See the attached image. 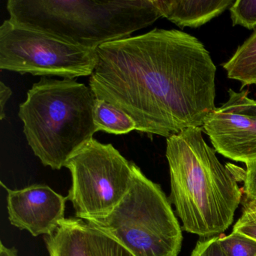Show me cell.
<instances>
[{
	"instance_id": "11",
	"label": "cell",
	"mask_w": 256,
	"mask_h": 256,
	"mask_svg": "<svg viewBox=\"0 0 256 256\" xmlns=\"http://www.w3.org/2000/svg\"><path fill=\"white\" fill-rule=\"evenodd\" d=\"M50 256H92L88 223L82 218H64L52 235L44 238Z\"/></svg>"
},
{
	"instance_id": "3",
	"label": "cell",
	"mask_w": 256,
	"mask_h": 256,
	"mask_svg": "<svg viewBox=\"0 0 256 256\" xmlns=\"http://www.w3.org/2000/svg\"><path fill=\"white\" fill-rule=\"evenodd\" d=\"M6 8L14 23L94 50L162 18L152 0H8Z\"/></svg>"
},
{
	"instance_id": "16",
	"label": "cell",
	"mask_w": 256,
	"mask_h": 256,
	"mask_svg": "<svg viewBox=\"0 0 256 256\" xmlns=\"http://www.w3.org/2000/svg\"><path fill=\"white\" fill-rule=\"evenodd\" d=\"M233 26L256 28V0H236L229 8Z\"/></svg>"
},
{
	"instance_id": "12",
	"label": "cell",
	"mask_w": 256,
	"mask_h": 256,
	"mask_svg": "<svg viewBox=\"0 0 256 256\" xmlns=\"http://www.w3.org/2000/svg\"><path fill=\"white\" fill-rule=\"evenodd\" d=\"M228 78L241 84V88L256 86V30L222 64Z\"/></svg>"
},
{
	"instance_id": "2",
	"label": "cell",
	"mask_w": 256,
	"mask_h": 256,
	"mask_svg": "<svg viewBox=\"0 0 256 256\" xmlns=\"http://www.w3.org/2000/svg\"><path fill=\"white\" fill-rule=\"evenodd\" d=\"M205 142L202 127L166 140L170 203L182 228L203 239L220 236L234 221L242 191L234 175Z\"/></svg>"
},
{
	"instance_id": "21",
	"label": "cell",
	"mask_w": 256,
	"mask_h": 256,
	"mask_svg": "<svg viewBox=\"0 0 256 256\" xmlns=\"http://www.w3.org/2000/svg\"><path fill=\"white\" fill-rule=\"evenodd\" d=\"M248 91L242 90V103L244 110L248 114L256 118V100L248 96Z\"/></svg>"
},
{
	"instance_id": "1",
	"label": "cell",
	"mask_w": 256,
	"mask_h": 256,
	"mask_svg": "<svg viewBox=\"0 0 256 256\" xmlns=\"http://www.w3.org/2000/svg\"><path fill=\"white\" fill-rule=\"evenodd\" d=\"M89 86L124 110L136 131L168 138L202 127L216 109V67L202 42L178 30H152L96 50Z\"/></svg>"
},
{
	"instance_id": "13",
	"label": "cell",
	"mask_w": 256,
	"mask_h": 256,
	"mask_svg": "<svg viewBox=\"0 0 256 256\" xmlns=\"http://www.w3.org/2000/svg\"><path fill=\"white\" fill-rule=\"evenodd\" d=\"M94 120L97 132L124 134L136 130L132 118L114 104L100 98H96Z\"/></svg>"
},
{
	"instance_id": "20",
	"label": "cell",
	"mask_w": 256,
	"mask_h": 256,
	"mask_svg": "<svg viewBox=\"0 0 256 256\" xmlns=\"http://www.w3.org/2000/svg\"><path fill=\"white\" fill-rule=\"evenodd\" d=\"M12 95V90L4 82H0V120L5 118V108L8 100Z\"/></svg>"
},
{
	"instance_id": "22",
	"label": "cell",
	"mask_w": 256,
	"mask_h": 256,
	"mask_svg": "<svg viewBox=\"0 0 256 256\" xmlns=\"http://www.w3.org/2000/svg\"><path fill=\"white\" fill-rule=\"evenodd\" d=\"M0 256H19L18 252L14 247L8 248L0 241Z\"/></svg>"
},
{
	"instance_id": "10",
	"label": "cell",
	"mask_w": 256,
	"mask_h": 256,
	"mask_svg": "<svg viewBox=\"0 0 256 256\" xmlns=\"http://www.w3.org/2000/svg\"><path fill=\"white\" fill-rule=\"evenodd\" d=\"M162 17L180 28L206 24L230 8L232 0H152Z\"/></svg>"
},
{
	"instance_id": "17",
	"label": "cell",
	"mask_w": 256,
	"mask_h": 256,
	"mask_svg": "<svg viewBox=\"0 0 256 256\" xmlns=\"http://www.w3.org/2000/svg\"><path fill=\"white\" fill-rule=\"evenodd\" d=\"M233 232L256 240V202L245 198L242 214L234 226Z\"/></svg>"
},
{
	"instance_id": "14",
	"label": "cell",
	"mask_w": 256,
	"mask_h": 256,
	"mask_svg": "<svg viewBox=\"0 0 256 256\" xmlns=\"http://www.w3.org/2000/svg\"><path fill=\"white\" fill-rule=\"evenodd\" d=\"M88 232L92 256H134L120 244L88 224Z\"/></svg>"
},
{
	"instance_id": "19",
	"label": "cell",
	"mask_w": 256,
	"mask_h": 256,
	"mask_svg": "<svg viewBox=\"0 0 256 256\" xmlns=\"http://www.w3.org/2000/svg\"><path fill=\"white\" fill-rule=\"evenodd\" d=\"M244 174V191L245 198L256 202V160L246 164Z\"/></svg>"
},
{
	"instance_id": "18",
	"label": "cell",
	"mask_w": 256,
	"mask_h": 256,
	"mask_svg": "<svg viewBox=\"0 0 256 256\" xmlns=\"http://www.w3.org/2000/svg\"><path fill=\"white\" fill-rule=\"evenodd\" d=\"M191 256H226L220 242V236L198 241Z\"/></svg>"
},
{
	"instance_id": "7",
	"label": "cell",
	"mask_w": 256,
	"mask_h": 256,
	"mask_svg": "<svg viewBox=\"0 0 256 256\" xmlns=\"http://www.w3.org/2000/svg\"><path fill=\"white\" fill-rule=\"evenodd\" d=\"M96 52L6 20L0 26V70L19 74L58 76L64 79L90 77Z\"/></svg>"
},
{
	"instance_id": "4",
	"label": "cell",
	"mask_w": 256,
	"mask_h": 256,
	"mask_svg": "<svg viewBox=\"0 0 256 256\" xmlns=\"http://www.w3.org/2000/svg\"><path fill=\"white\" fill-rule=\"evenodd\" d=\"M96 96L74 79L43 77L19 106L28 144L44 166L65 167L68 160L94 138Z\"/></svg>"
},
{
	"instance_id": "9",
	"label": "cell",
	"mask_w": 256,
	"mask_h": 256,
	"mask_svg": "<svg viewBox=\"0 0 256 256\" xmlns=\"http://www.w3.org/2000/svg\"><path fill=\"white\" fill-rule=\"evenodd\" d=\"M7 192L8 220L14 227L29 232L34 236L52 235L65 218L67 197L49 186L35 184L20 190H12L4 182Z\"/></svg>"
},
{
	"instance_id": "6",
	"label": "cell",
	"mask_w": 256,
	"mask_h": 256,
	"mask_svg": "<svg viewBox=\"0 0 256 256\" xmlns=\"http://www.w3.org/2000/svg\"><path fill=\"white\" fill-rule=\"evenodd\" d=\"M72 186L67 199L76 217L84 220L108 215L133 184L137 164L110 144L92 138L66 163Z\"/></svg>"
},
{
	"instance_id": "8",
	"label": "cell",
	"mask_w": 256,
	"mask_h": 256,
	"mask_svg": "<svg viewBox=\"0 0 256 256\" xmlns=\"http://www.w3.org/2000/svg\"><path fill=\"white\" fill-rule=\"evenodd\" d=\"M228 100L205 119V132L216 152L246 164L256 160V118L247 114L242 90H228Z\"/></svg>"
},
{
	"instance_id": "15",
	"label": "cell",
	"mask_w": 256,
	"mask_h": 256,
	"mask_svg": "<svg viewBox=\"0 0 256 256\" xmlns=\"http://www.w3.org/2000/svg\"><path fill=\"white\" fill-rule=\"evenodd\" d=\"M220 242L226 256H256V240L238 232L220 235Z\"/></svg>"
},
{
	"instance_id": "5",
	"label": "cell",
	"mask_w": 256,
	"mask_h": 256,
	"mask_svg": "<svg viewBox=\"0 0 256 256\" xmlns=\"http://www.w3.org/2000/svg\"><path fill=\"white\" fill-rule=\"evenodd\" d=\"M84 221L134 256H178L182 247V228L170 200L138 166L132 186L118 206L106 216Z\"/></svg>"
}]
</instances>
